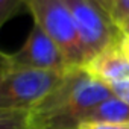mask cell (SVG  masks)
Instances as JSON below:
<instances>
[{
  "label": "cell",
  "mask_w": 129,
  "mask_h": 129,
  "mask_svg": "<svg viewBox=\"0 0 129 129\" xmlns=\"http://www.w3.org/2000/svg\"><path fill=\"white\" fill-rule=\"evenodd\" d=\"M118 29L123 30L124 34H129V17H127L126 20H123V21L118 24Z\"/></svg>",
  "instance_id": "cell-15"
},
{
  "label": "cell",
  "mask_w": 129,
  "mask_h": 129,
  "mask_svg": "<svg viewBox=\"0 0 129 129\" xmlns=\"http://www.w3.org/2000/svg\"><path fill=\"white\" fill-rule=\"evenodd\" d=\"M115 96L109 85L93 78L85 67H72L58 87L32 111V127L78 129L81 114Z\"/></svg>",
  "instance_id": "cell-1"
},
{
  "label": "cell",
  "mask_w": 129,
  "mask_h": 129,
  "mask_svg": "<svg viewBox=\"0 0 129 129\" xmlns=\"http://www.w3.org/2000/svg\"><path fill=\"white\" fill-rule=\"evenodd\" d=\"M34 129H37V127H34Z\"/></svg>",
  "instance_id": "cell-16"
},
{
  "label": "cell",
  "mask_w": 129,
  "mask_h": 129,
  "mask_svg": "<svg viewBox=\"0 0 129 129\" xmlns=\"http://www.w3.org/2000/svg\"><path fill=\"white\" fill-rule=\"evenodd\" d=\"M109 88L112 90V93H114L118 99H121V100H124L126 103H129V79L121 81V82L111 84Z\"/></svg>",
  "instance_id": "cell-11"
},
{
  "label": "cell",
  "mask_w": 129,
  "mask_h": 129,
  "mask_svg": "<svg viewBox=\"0 0 129 129\" xmlns=\"http://www.w3.org/2000/svg\"><path fill=\"white\" fill-rule=\"evenodd\" d=\"M66 72L0 67V108L34 109L58 87Z\"/></svg>",
  "instance_id": "cell-2"
},
{
  "label": "cell",
  "mask_w": 129,
  "mask_h": 129,
  "mask_svg": "<svg viewBox=\"0 0 129 129\" xmlns=\"http://www.w3.org/2000/svg\"><path fill=\"white\" fill-rule=\"evenodd\" d=\"M93 2H94L99 8H102L108 15H111V18H112L114 8H115V0H93Z\"/></svg>",
  "instance_id": "cell-14"
},
{
  "label": "cell",
  "mask_w": 129,
  "mask_h": 129,
  "mask_svg": "<svg viewBox=\"0 0 129 129\" xmlns=\"http://www.w3.org/2000/svg\"><path fill=\"white\" fill-rule=\"evenodd\" d=\"M127 17H129V0H115V8H114V14H112L114 23L118 26Z\"/></svg>",
  "instance_id": "cell-10"
},
{
  "label": "cell",
  "mask_w": 129,
  "mask_h": 129,
  "mask_svg": "<svg viewBox=\"0 0 129 129\" xmlns=\"http://www.w3.org/2000/svg\"><path fill=\"white\" fill-rule=\"evenodd\" d=\"M0 67L17 69H37V70H55L66 72L72 69L56 43L34 23L26 41L14 53H2Z\"/></svg>",
  "instance_id": "cell-5"
},
{
  "label": "cell",
  "mask_w": 129,
  "mask_h": 129,
  "mask_svg": "<svg viewBox=\"0 0 129 129\" xmlns=\"http://www.w3.org/2000/svg\"><path fill=\"white\" fill-rule=\"evenodd\" d=\"M34 21L56 43L72 67H84L87 56L75 20L62 0H26Z\"/></svg>",
  "instance_id": "cell-3"
},
{
  "label": "cell",
  "mask_w": 129,
  "mask_h": 129,
  "mask_svg": "<svg viewBox=\"0 0 129 129\" xmlns=\"http://www.w3.org/2000/svg\"><path fill=\"white\" fill-rule=\"evenodd\" d=\"M117 44H118L121 53L124 55L126 61L129 62V34H124L123 30H120L117 35Z\"/></svg>",
  "instance_id": "cell-13"
},
{
  "label": "cell",
  "mask_w": 129,
  "mask_h": 129,
  "mask_svg": "<svg viewBox=\"0 0 129 129\" xmlns=\"http://www.w3.org/2000/svg\"><path fill=\"white\" fill-rule=\"evenodd\" d=\"M84 123H129V103L112 96L81 114L78 127Z\"/></svg>",
  "instance_id": "cell-7"
},
{
  "label": "cell",
  "mask_w": 129,
  "mask_h": 129,
  "mask_svg": "<svg viewBox=\"0 0 129 129\" xmlns=\"http://www.w3.org/2000/svg\"><path fill=\"white\" fill-rule=\"evenodd\" d=\"M0 129H34L32 111L21 108H0Z\"/></svg>",
  "instance_id": "cell-8"
},
{
  "label": "cell",
  "mask_w": 129,
  "mask_h": 129,
  "mask_svg": "<svg viewBox=\"0 0 129 129\" xmlns=\"http://www.w3.org/2000/svg\"><path fill=\"white\" fill-rule=\"evenodd\" d=\"M23 9H27L26 0H0V26L23 12Z\"/></svg>",
  "instance_id": "cell-9"
},
{
  "label": "cell",
  "mask_w": 129,
  "mask_h": 129,
  "mask_svg": "<svg viewBox=\"0 0 129 129\" xmlns=\"http://www.w3.org/2000/svg\"><path fill=\"white\" fill-rule=\"evenodd\" d=\"M78 27L87 62L111 44L120 29L102 8L93 0H62Z\"/></svg>",
  "instance_id": "cell-4"
},
{
  "label": "cell",
  "mask_w": 129,
  "mask_h": 129,
  "mask_svg": "<svg viewBox=\"0 0 129 129\" xmlns=\"http://www.w3.org/2000/svg\"><path fill=\"white\" fill-rule=\"evenodd\" d=\"M78 129H129V123H84Z\"/></svg>",
  "instance_id": "cell-12"
},
{
  "label": "cell",
  "mask_w": 129,
  "mask_h": 129,
  "mask_svg": "<svg viewBox=\"0 0 129 129\" xmlns=\"http://www.w3.org/2000/svg\"><path fill=\"white\" fill-rule=\"evenodd\" d=\"M84 67L93 78L106 85L129 79V62L121 53L117 44V38L102 52L93 56Z\"/></svg>",
  "instance_id": "cell-6"
}]
</instances>
